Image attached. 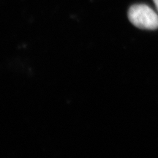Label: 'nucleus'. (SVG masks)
Returning a JSON list of instances; mask_svg holds the SVG:
<instances>
[{"instance_id":"nucleus-1","label":"nucleus","mask_w":158,"mask_h":158,"mask_svg":"<svg viewBox=\"0 0 158 158\" xmlns=\"http://www.w3.org/2000/svg\"><path fill=\"white\" fill-rule=\"evenodd\" d=\"M128 18L138 28L150 30L158 28V15L148 5H133L128 11Z\"/></svg>"},{"instance_id":"nucleus-2","label":"nucleus","mask_w":158,"mask_h":158,"mask_svg":"<svg viewBox=\"0 0 158 158\" xmlns=\"http://www.w3.org/2000/svg\"><path fill=\"white\" fill-rule=\"evenodd\" d=\"M154 1V3H155V5L156 6V8L158 10V0H153Z\"/></svg>"}]
</instances>
